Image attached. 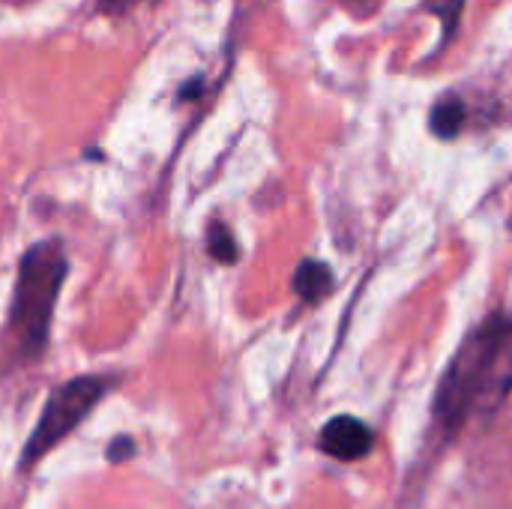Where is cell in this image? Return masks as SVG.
I'll list each match as a JSON object with an SVG mask.
<instances>
[{"mask_svg":"<svg viewBox=\"0 0 512 509\" xmlns=\"http://www.w3.org/2000/svg\"><path fill=\"white\" fill-rule=\"evenodd\" d=\"M111 387H114V378H105V375H81L75 381L60 384L48 396V402H45V408H42L30 438L24 441V450H21V459H18V471H30L66 435H72L90 417V411L108 396Z\"/></svg>","mask_w":512,"mask_h":509,"instance_id":"3957f363","label":"cell"},{"mask_svg":"<svg viewBox=\"0 0 512 509\" xmlns=\"http://www.w3.org/2000/svg\"><path fill=\"white\" fill-rule=\"evenodd\" d=\"M132 3H138V0H99V9L102 12H126Z\"/></svg>","mask_w":512,"mask_h":509,"instance_id":"ba28073f","label":"cell"},{"mask_svg":"<svg viewBox=\"0 0 512 509\" xmlns=\"http://www.w3.org/2000/svg\"><path fill=\"white\" fill-rule=\"evenodd\" d=\"M333 288V273L327 270V264H318V261H303L294 273V291L306 300V303H315L321 297H327Z\"/></svg>","mask_w":512,"mask_h":509,"instance_id":"5b68a950","label":"cell"},{"mask_svg":"<svg viewBox=\"0 0 512 509\" xmlns=\"http://www.w3.org/2000/svg\"><path fill=\"white\" fill-rule=\"evenodd\" d=\"M375 435L357 417H333L321 432V450L339 462H357L372 453Z\"/></svg>","mask_w":512,"mask_h":509,"instance_id":"277c9868","label":"cell"},{"mask_svg":"<svg viewBox=\"0 0 512 509\" xmlns=\"http://www.w3.org/2000/svg\"><path fill=\"white\" fill-rule=\"evenodd\" d=\"M512 390V318L495 315L477 327L450 360L438 396L435 417L456 432L471 417L495 411Z\"/></svg>","mask_w":512,"mask_h":509,"instance_id":"6da1fadb","label":"cell"},{"mask_svg":"<svg viewBox=\"0 0 512 509\" xmlns=\"http://www.w3.org/2000/svg\"><path fill=\"white\" fill-rule=\"evenodd\" d=\"M462 123H465V105L459 99L450 96V99H441L435 105V111H432V129H435V135L453 138L462 129Z\"/></svg>","mask_w":512,"mask_h":509,"instance_id":"8992f818","label":"cell"},{"mask_svg":"<svg viewBox=\"0 0 512 509\" xmlns=\"http://www.w3.org/2000/svg\"><path fill=\"white\" fill-rule=\"evenodd\" d=\"M69 273L66 252L57 240H39L18 264L15 294L9 306V333L27 360H36L51 333L54 306Z\"/></svg>","mask_w":512,"mask_h":509,"instance_id":"7a4b0ae2","label":"cell"},{"mask_svg":"<svg viewBox=\"0 0 512 509\" xmlns=\"http://www.w3.org/2000/svg\"><path fill=\"white\" fill-rule=\"evenodd\" d=\"M207 249H210V255H213L216 261H222V264H234V261H237V243H234L231 231H228L222 222H216V225L210 228V234H207Z\"/></svg>","mask_w":512,"mask_h":509,"instance_id":"52a82bcc","label":"cell"}]
</instances>
